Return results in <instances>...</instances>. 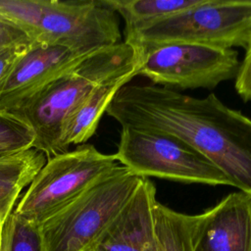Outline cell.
<instances>
[{
  "label": "cell",
  "mask_w": 251,
  "mask_h": 251,
  "mask_svg": "<svg viewBox=\"0 0 251 251\" xmlns=\"http://www.w3.org/2000/svg\"><path fill=\"white\" fill-rule=\"evenodd\" d=\"M1 251H44L39 225L13 211L3 227Z\"/></svg>",
  "instance_id": "16"
},
{
  "label": "cell",
  "mask_w": 251,
  "mask_h": 251,
  "mask_svg": "<svg viewBox=\"0 0 251 251\" xmlns=\"http://www.w3.org/2000/svg\"><path fill=\"white\" fill-rule=\"evenodd\" d=\"M73 69L9 113L32 129L33 148L47 158L59 154L58 144L67 119L97 85Z\"/></svg>",
  "instance_id": "8"
},
{
  "label": "cell",
  "mask_w": 251,
  "mask_h": 251,
  "mask_svg": "<svg viewBox=\"0 0 251 251\" xmlns=\"http://www.w3.org/2000/svg\"><path fill=\"white\" fill-rule=\"evenodd\" d=\"M32 129L15 116L0 112V158L33 148Z\"/></svg>",
  "instance_id": "18"
},
{
  "label": "cell",
  "mask_w": 251,
  "mask_h": 251,
  "mask_svg": "<svg viewBox=\"0 0 251 251\" xmlns=\"http://www.w3.org/2000/svg\"><path fill=\"white\" fill-rule=\"evenodd\" d=\"M115 156L120 165L140 177L231 186L226 174L210 159L162 131L122 126Z\"/></svg>",
  "instance_id": "4"
},
{
  "label": "cell",
  "mask_w": 251,
  "mask_h": 251,
  "mask_svg": "<svg viewBox=\"0 0 251 251\" xmlns=\"http://www.w3.org/2000/svg\"><path fill=\"white\" fill-rule=\"evenodd\" d=\"M35 41L87 54L121 42L119 18L103 0H47Z\"/></svg>",
  "instance_id": "7"
},
{
  "label": "cell",
  "mask_w": 251,
  "mask_h": 251,
  "mask_svg": "<svg viewBox=\"0 0 251 251\" xmlns=\"http://www.w3.org/2000/svg\"><path fill=\"white\" fill-rule=\"evenodd\" d=\"M235 76V89L245 102L251 101V38Z\"/></svg>",
  "instance_id": "20"
},
{
  "label": "cell",
  "mask_w": 251,
  "mask_h": 251,
  "mask_svg": "<svg viewBox=\"0 0 251 251\" xmlns=\"http://www.w3.org/2000/svg\"><path fill=\"white\" fill-rule=\"evenodd\" d=\"M106 113L122 126L162 131L202 153L251 196V119L214 93L203 98L153 83L122 86Z\"/></svg>",
  "instance_id": "1"
},
{
  "label": "cell",
  "mask_w": 251,
  "mask_h": 251,
  "mask_svg": "<svg viewBox=\"0 0 251 251\" xmlns=\"http://www.w3.org/2000/svg\"><path fill=\"white\" fill-rule=\"evenodd\" d=\"M66 47L34 41L18 59L0 89V112L10 113L84 56Z\"/></svg>",
  "instance_id": "9"
},
{
  "label": "cell",
  "mask_w": 251,
  "mask_h": 251,
  "mask_svg": "<svg viewBox=\"0 0 251 251\" xmlns=\"http://www.w3.org/2000/svg\"><path fill=\"white\" fill-rule=\"evenodd\" d=\"M118 165L115 154H104L86 143L49 157L14 212L39 225Z\"/></svg>",
  "instance_id": "5"
},
{
  "label": "cell",
  "mask_w": 251,
  "mask_h": 251,
  "mask_svg": "<svg viewBox=\"0 0 251 251\" xmlns=\"http://www.w3.org/2000/svg\"><path fill=\"white\" fill-rule=\"evenodd\" d=\"M139 65L97 84L67 119L60 136L58 153L71 145H81L95 133L99 122L118 90L138 75Z\"/></svg>",
  "instance_id": "12"
},
{
  "label": "cell",
  "mask_w": 251,
  "mask_h": 251,
  "mask_svg": "<svg viewBox=\"0 0 251 251\" xmlns=\"http://www.w3.org/2000/svg\"><path fill=\"white\" fill-rule=\"evenodd\" d=\"M139 54L138 75L175 89H212L235 78L240 62L232 48L169 42L133 46Z\"/></svg>",
  "instance_id": "6"
},
{
  "label": "cell",
  "mask_w": 251,
  "mask_h": 251,
  "mask_svg": "<svg viewBox=\"0 0 251 251\" xmlns=\"http://www.w3.org/2000/svg\"><path fill=\"white\" fill-rule=\"evenodd\" d=\"M194 251H251V196L236 191L200 214Z\"/></svg>",
  "instance_id": "10"
},
{
  "label": "cell",
  "mask_w": 251,
  "mask_h": 251,
  "mask_svg": "<svg viewBox=\"0 0 251 251\" xmlns=\"http://www.w3.org/2000/svg\"><path fill=\"white\" fill-rule=\"evenodd\" d=\"M3 227H4V225L0 224V251H1V245H2V233H3Z\"/></svg>",
  "instance_id": "22"
},
{
  "label": "cell",
  "mask_w": 251,
  "mask_h": 251,
  "mask_svg": "<svg viewBox=\"0 0 251 251\" xmlns=\"http://www.w3.org/2000/svg\"><path fill=\"white\" fill-rule=\"evenodd\" d=\"M155 184L143 177L124 209L90 251H157Z\"/></svg>",
  "instance_id": "11"
},
{
  "label": "cell",
  "mask_w": 251,
  "mask_h": 251,
  "mask_svg": "<svg viewBox=\"0 0 251 251\" xmlns=\"http://www.w3.org/2000/svg\"><path fill=\"white\" fill-rule=\"evenodd\" d=\"M46 4L47 0H0V16L23 28L35 41Z\"/></svg>",
  "instance_id": "17"
},
{
  "label": "cell",
  "mask_w": 251,
  "mask_h": 251,
  "mask_svg": "<svg viewBox=\"0 0 251 251\" xmlns=\"http://www.w3.org/2000/svg\"><path fill=\"white\" fill-rule=\"evenodd\" d=\"M200 217L177 212L157 201L154 208L157 251H194Z\"/></svg>",
  "instance_id": "14"
},
{
  "label": "cell",
  "mask_w": 251,
  "mask_h": 251,
  "mask_svg": "<svg viewBox=\"0 0 251 251\" xmlns=\"http://www.w3.org/2000/svg\"><path fill=\"white\" fill-rule=\"evenodd\" d=\"M251 38V0H202L188 10L125 30L132 46L180 42L246 49Z\"/></svg>",
  "instance_id": "3"
},
{
  "label": "cell",
  "mask_w": 251,
  "mask_h": 251,
  "mask_svg": "<svg viewBox=\"0 0 251 251\" xmlns=\"http://www.w3.org/2000/svg\"><path fill=\"white\" fill-rule=\"evenodd\" d=\"M126 24L125 30L154 23L197 6L202 0H103Z\"/></svg>",
  "instance_id": "15"
},
{
  "label": "cell",
  "mask_w": 251,
  "mask_h": 251,
  "mask_svg": "<svg viewBox=\"0 0 251 251\" xmlns=\"http://www.w3.org/2000/svg\"><path fill=\"white\" fill-rule=\"evenodd\" d=\"M143 177L118 165L39 224L44 251H90L138 187Z\"/></svg>",
  "instance_id": "2"
},
{
  "label": "cell",
  "mask_w": 251,
  "mask_h": 251,
  "mask_svg": "<svg viewBox=\"0 0 251 251\" xmlns=\"http://www.w3.org/2000/svg\"><path fill=\"white\" fill-rule=\"evenodd\" d=\"M34 40L23 28L0 16V50L4 48L28 46Z\"/></svg>",
  "instance_id": "19"
},
{
  "label": "cell",
  "mask_w": 251,
  "mask_h": 251,
  "mask_svg": "<svg viewBox=\"0 0 251 251\" xmlns=\"http://www.w3.org/2000/svg\"><path fill=\"white\" fill-rule=\"evenodd\" d=\"M31 45V44H30ZM17 46L0 50V89L18 59L30 46Z\"/></svg>",
  "instance_id": "21"
},
{
  "label": "cell",
  "mask_w": 251,
  "mask_h": 251,
  "mask_svg": "<svg viewBox=\"0 0 251 251\" xmlns=\"http://www.w3.org/2000/svg\"><path fill=\"white\" fill-rule=\"evenodd\" d=\"M46 162L47 156L34 148L0 158V224L5 225L21 192Z\"/></svg>",
  "instance_id": "13"
}]
</instances>
